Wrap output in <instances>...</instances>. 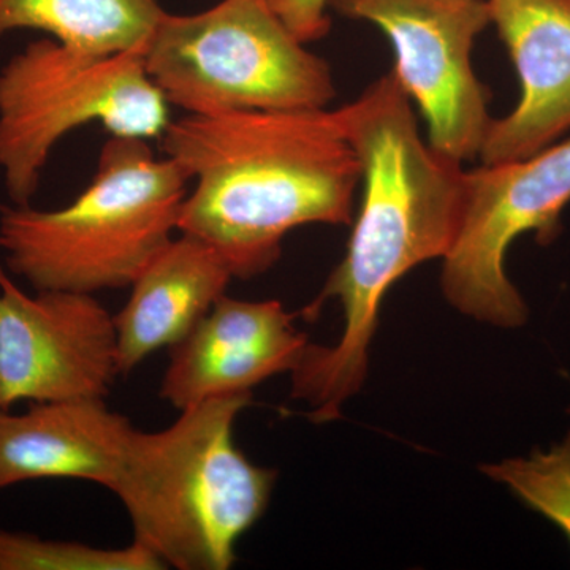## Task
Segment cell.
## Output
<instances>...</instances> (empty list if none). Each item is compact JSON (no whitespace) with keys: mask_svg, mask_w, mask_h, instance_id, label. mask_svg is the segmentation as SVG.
<instances>
[{"mask_svg":"<svg viewBox=\"0 0 570 570\" xmlns=\"http://www.w3.org/2000/svg\"><path fill=\"white\" fill-rule=\"evenodd\" d=\"M411 102L390 71L337 108L362 164L363 198L346 257L302 313L314 321L337 299L344 314L335 346L307 344L291 373L292 397L305 401L316 425L340 419L365 382L389 288L415 266L444 258L463 224L468 170L423 141Z\"/></svg>","mask_w":570,"mask_h":570,"instance_id":"obj_1","label":"cell"},{"mask_svg":"<svg viewBox=\"0 0 570 570\" xmlns=\"http://www.w3.org/2000/svg\"><path fill=\"white\" fill-rule=\"evenodd\" d=\"M159 140L195 181L178 234L212 246L234 277L268 272L296 227L352 224L362 164L337 110L187 115Z\"/></svg>","mask_w":570,"mask_h":570,"instance_id":"obj_2","label":"cell"},{"mask_svg":"<svg viewBox=\"0 0 570 570\" xmlns=\"http://www.w3.org/2000/svg\"><path fill=\"white\" fill-rule=\"evenodd\" d=\"M253 393L202 401L163 431L135 428L110 487L127 510L134 542L165 568L228 570L236 543L268 508L277 472L236 448V417Z\"/></svg>","mask_w":570,"mask_h":570,"instance_id":"obj_3","label":"cell"},{"mask_svg":"<svg viewBox=\"0 0 570 570\" xmlns=\"http://www.w3.org/2000/svg\"><path fill=\"white\" fill-rule=\"evenodd\" d=\"M186 171L142 138L105 142L80 197L55 212L0 206L7 272L37 291L97 294L130 287L178 232Z\"/></svg>","mask_w":570,"mask_h":570,"instance_id":"obj_4","label":"cell"},{"mask_svg":"<svg viewBox=\"0 0 570 570\" xmlns=\"http://www.w3.org/2000/svg\"><path fill=\"white\" fill-rule=\"evenodd\" d=\"M305 43L277 0H223L202 13L165 11L142 59L167 102L189 115L321 110L335 81Z\"/></svg>","mask_w":570,"mask_h":570,"instance_id":"obj_5","label":"cell"},{"mask_svg":"<svg viewBox=\"0 0 570 570\" xmlns=\"http://www.w3.org/2000/svg\"><path fill=\"white\" fill-rule=\"evenodd\" d=\"M89 122L116 137H163L168 102L141 51L88 58L41 39L11 56L0 69V171L11 205H31L52 148Z\"/></svg>","mask_w":570,"mask_h":570,"instance_id":"obj_6","label":"cell"},{"mask_svg":"<svg viewBox=\"0 0 570 570\" xmlns=\"http://www.w3.org/2000/svg\"><path fill=\"white\" fill-rule=\"evenodd\" d=\"M569 202L570 138L524 159L468 171L463 224L442 258V292L450 305L499 328L527 324L530 311L505 273L509 247L528 232L539 245H551Z\"/></svg>","mask_w":570,"mask_h":570,"instance_id":"obj_7","label":"cell"},{"mask_svg":"<svg viewBox=\"0 0 570 570\" xmlns=\"http://www.w3.org/2000/svg\"><path fill=\"white\" fill-rule=\"evenodd\" d=\"M352 20L373 22L396 55L393 69L428 126V142L464 164L489 135L490 91L472 67V48L491 24L487 0H328Z\"/></svg>","mask_w":570,"mask_h":570,"instance_id":"obj_8","label":"cell"},{"mask_svg":"<svg viewBox=\"0 0 570 570\" xmlns=\"http://www.w3.org/2000/svg\"><path fill=\"white\" fill-rule=\"evenodd\" d=\"M119 376L115 316L91 294L28 295L0 265V409L105 400Z\"/></svg>","mask_w":570,"mask_h":570,"instance_id":"obj_9","label":"cell"},{"mask_svg":"<svg viewBox=\"0 0 570 570\" xmlns=\"http://www.w3.org/2000/svg\"><path fill=\"white\" fill-rule=\"evenodd\" d=\"M296 316L277 299L224 295L170 347L160 397L183 411L212 397L253 393L266 379L292 373L309 344Z\"/></svg>","mask_w":570,"mask_h":570,"instance_id":"obj_10","label":"cell"},{"mask_svg":"<svg viewBox=\"0 0 570 570\" xmlns=\"http://www.w3.org/2000/svg\"><path fill=\"white\" fill-rule=\"evenodd\" d=\"M487 2L521 82L520 102L493 119L479 154L494 165L542 151L570 130V0Z\"/></svg>","mask_w":570,"mask_h":570,"instance_id":"obj_11","label":"cell"},{"mask_svg":"<svg viewBox=\"0 0 570 570\" xmlns=\"http://www.w3.org/2000/svg\"><path fill=\"white\" fill-rule=\"evenodd\" d=\"M135 426L105 400L0 409V491L22 482L78 479L110 490Z\"/></svg>","mask_w":570,"mask_h":570,"instance_id":"obj_12","label":"cell"},{"mask_svg":"<svg viewBox=\"0 0 570 570\" xmlns=\"http://www.w3.org/2000/svg\"><path fill=\"white\" fill-rule=\"evenodd\" d=\"M232 279L212 246L186 234L171 239L130 285L129 302L115 316L119 376L178 344L223 298Z\"/></svg>","mask_w":570,"mask_h":570,"instance_id":"obj_13","label":"cell"},{"mask_svg":"<svg viewBox=\"0 0 570 570\" xmlns=\"http://www.w3.org/2000/svg\"><path fill=\"white\" fill-rule=\"evenodd\" d=\"M165 10L159 0H0V37L50 33L88 58L145 51Z\"/></svg>","mask_w":570,"mask_h":570,"instance_id":"obj_14","label":"cell"},{"mask_svg":"<svg viewBox=\"0 0 570 570\" xmlns=\"http://www.w3.org/2000/svg\"><path fill=\"white\" fill-rule=\"evenodd\" d=\"M151 551L138 543L97 549L75 540L41 539L0 528V570H163Z\"/></svg>","mask_w":570,"mask_h":570,"instance_id":"obj_15","label":"cell"},{"mask_svg":"<svg viewBox=\"0 0 570 570\" xmlns=\"http://www.w3.org/2000/svg\"><path fill=\"white\" fill-rule=\"evenodd\" d=\"M480 471L557 524L570 542V430L547 452L535 449L528 456L482 464Z\"/></svg>","mask_w":570,"mask_h":570,"instance_id":"obj_16","label":"cell"}]
</instances>
